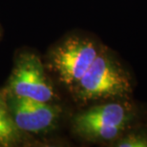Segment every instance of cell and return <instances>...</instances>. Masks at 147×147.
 <instances>
[{
    "instance_id": "cell-1",
    "label": "cell",
    "mask_w": 147,
    "mask_h": 147,
    "mask_svg": "<svg viewBox=\"0 0 147 147\" xmlns=\"http://www.w3.org/2000/svg\"><path fill=\"white\" fill-rule=\"evenodd\" d=\"M73 91L78 100L89 102L127 96L132 85L128 74L119 63L107 51L100 49Z\"/></svg>"
},
{
    "instance_id": "cell-6",
    "label": "cell",
    "mask_w": 147,
    "mask_h": 147,
    "mask_svg": "<svg viewBox=\"0 0 147 147\" xmlns=\"http://www.w3.org/2000/svg\"><path fill=\"white\" fill-rule=\"evenodd\" d=\"M19 130L13 121L8 103L0 94V146H9L17 142Z\"/></svg>"
},
{
    "instance_id": "cell-2",
    "label": "cell",
    "mask_w": 147,
    "mask_h": 147,
    "mask_svg": "<svg viewBox=\"0 0 147 147\" xmlns=\"http://www.w3.org/2000/svg\"><path fill=\"white\" fill-rule=\"evenodd\" d=\"M130 109L121 102H107L85 110L74 119V128L82 138L112 142L119 138L131 120Z\"/></svg>"
},
{
    "instance_id": "cell-7",
    "label": "cell",
    "mask_w": 147,
    "mask_h": 147,
    "mask_svg": "<svg viewBox=\"0 0 147 147\" xmlns=\"http://www.w3.org/2000/svg\"><path fill=\"white\" fill-rule=\"evenodd\" d=\"M115 143L119 147H147V136L140 133L129 134L117 139Z\"/></svg>"
},
{
    "instance_id": "cell-3",
    "label": "cell",
    "mask_w": 147,
    "mask_h": 147,
    "mask_svg": "<svg viewBox=\"0 0 147 147\" xmlns=\"http://www.w3.org/2000/svg\"><path fill=\"white\" fill-rule=\"evenodd\" d=\"M100 51L94 41L71 37L55 49L51 64L59 80L73 90Z\"/></svg>"
},
{
    "instance_id": "cell-4",
    "label": "cell",
    "mask_w": 147,
    "mask_h": 147,
    "mask_svg": "<svg viewBox=\"0 0 147 147\" xmlns=\"http://www.w3.org/2000/svg\"><path fill=\"white\" fill-rule=\"evenodd\" d=\"M10 95L41 102H50L54 91L40 59L34 55H23L17 61L10 80Z\"/></svg>"
},
{
    "instance_id": "cell-5",
    "label": "cell",
    "mask_w": 147,
    "mask_h": 147,
    "mask_svg": "<svg viewBox=\"0 0 147 147\" xmlns=\"http://www.w3.org/2000/svg\"><path fill=\"white\" fill-rule=\"evenodd\" d=\"M13 123L19 131L41 133L54 126L59 111L49 102L16 98L10 95L7 101Z\"/></svg>"
}]
</instances>
